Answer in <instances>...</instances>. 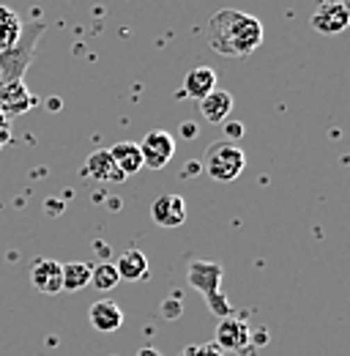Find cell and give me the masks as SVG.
<instances>
[{
    "label": "cell",
    "mask_w": 350,
    "mask_h": 356,
    "mask_svg": "<svg viewBox=\"0 0 350 356\" xmlns=\"http://www.w3.org/2000/svg\"><path fill=\"white\" fill-rule=\"evenodd\" d=\"M217 343L222 351H233V354H244L252 346V326L238 318V315H227L219 318L217 326Z\"/></svg>",
    "instance_id": "cell-6"
},
{
    "label": "cell",
    "mask_w": 350,
    "mask_h": 356,
    "mask_svg": "<svg viewBox=\"0 0 350 356\" xmlns=\"http://www.w3.org/2000/svg\"><path fill=\"white\" fill-rule=\"evenodd\" d=\"M200 113H203V118L208 121V124H224L227 121V115L233 113V96L227 93V90L222 88H214L206 99H200Z\"/></svg>",
    "instance_id": "cell-14"
},
{
    "label": "cell",
    "mask_w": 350,
    "mask_h": 356,
    "mask_svg": "<svg viewBox=\"0 0 350 356\" xmlns=\"http://www.w3.org/2000/svg\"><path fill=\"white\" fill-rule=\"evenodd\" d=\"M85 176H90L93 181H101V184H121L126 181V176L118 170V165L112 162L110 156V148H99L93 151L85 159Z\"/></svg>",
    "instance_id": "cell-11"
},
{
    "label": "cell",
    "mask_w": 350,
    "mask_h": 356,
    "mask_svg": "<svg viewBox=\"0 0 350 356\" xmlns=\"http://www.w3.org/2000/svg\"><path fill=\"white\" fill-rule=\"evenodd\" d=\"M88 318H90L93 329H96V332H104V334L118 332V329L124 326V310H121L112 299H99V302H93Z\"/></svg>",
    "instance_id": "cell-12"
},
{
    "label": "cell",
    "mask_w": 350,
    "mask_h": 356,
    "mask_svg": "<svg viewBox=\"0 0 350 356\" xmlns=\"http://www.w3.org/2000/svg\"><path fill=\"white\" fill-rule=\"evenodd\" d=\"M140 145V154H142V168H151V170H162L170 165V159L175 156V137L165 129H153L142 137Z\"/></svg>",
    "instance_id": "cell-5"
},
{
    "label": "cell",
    "mask_w": 350,
    "mask_h": 356,
    "mask_svg": "<svg viewBox=\"0 0 350 356\" xmlns=\"http://www.w3.org/2000/svg\"><path fill=\"white\" fill-rule=\"evenodd\" d=\"M42 33H44L42 19H31L28 25H22V33H19L17 44L0 52V86L25 77V72H28V66H31V60H33V52H36V44H39Z\"/></svg>",
    "instance_id": "cell-2"
},
{
    "label": "cell",
    "mask_w": 350,
    "mask_h": 356,
    "mask_svg": "<svg viewBox=\"0 0 350 356\" xmlns=\"http://www.w3.org/2000/svg\"><path fill=\"white\" fill-rule=\"evenodd\" d=\"M31 282L39 293H47V296L60 293L63 291V264H58L52 258L36 261L31 268Z\"/></svg>",
    "instance_id": "cell-9"
},
{
    "label": "cell",
    "mask_w": 350,
    "mask_h": 356,
    "mask_svg": "<svg viewBox=\"0 0 350 356\" xmlns=\"http://www.w3.org/2000/svg\"><path fill=\"white\" fill-rule=\"evenodd\" d=\"M350 25V8L342 0H331L317 6V11L312 14V28L323 36H337L342 31H348Z\"/></svg>",
    "instance_id": "cell-7"
},
{
    "label": "cell",
    "mask_w": 350,
    "mask_h": 356,
    "mask_svg": "<svg viewBox=\"0 0 350 356\" xmlns=\"http://www.w3.org/2000/svg\"><path fill=\"white\" fill-rule=\"evenodd\" d=\"M137 356H162V354H159V351H153V348H142Z\"/></svg>",
    "instance_id": "cell-24"
},
{
    "label": "cell",
    "mask_w": 350,
    "mask_h": 356,
    "mask_svg": "<svg viewBox=\"0 0 350 356\" xmlns=\"http://www.w3.org/2000/svg\"><path fill=\"white\" fill-rule=\"evenodd\" d=\"M36 102L39 99L28 90L25 80H14V83H3L0 86V110H3V115L8 121L22 115V113H28V110H33Z\"/></svg>",
    "instance_id": "cell-8"
},
{
    "label": "cell",
    "mask_w": 350,
    "mask_h": 356,
    "mask_svg": "<svg viewBox=\"0 0 350 356\" xmlns=\"http://www.w3.org/2000/svg\"><path fill=\"white\" fill-rule=\"evenodd\" d=\"M6 140H8V129H0V145H6Z\"/></svg>",
    "instance_id": "cell-26"
},
{
    "label": "cell",
    "mask_w": 350,
    "mask_h": 356,
    "mask_svg": "<svg viewBox=\"0 0 350 356\" xmlns=\"http://www.w3.org/2000/svg\"><path fill=\"white\" fill-rule=\"evenodd\" d=\"M151 220L162 227H181L186 222V203L181 195H162L151 206Z\"/></svg>",
    "instance_id": "cell-10"
},
{
    "label": "cell",
    "mask_w": 350,
    "mask_h": 356,
    "mask_svg": "<svg viewBox=\"0 0 350 356\" xmlns=\"http://www.w3.org/2000/svg\"><path fill=\"white\" fill-rule=\"evenodd\" d=\"M203 168L211 181L219 184H227V181H235V178L244 173L247 168V156L244 151L235 145V143H214L208 151H206V159H203Z\"/></svg>",
    "instance_id": "cell-4"
},
{
    "label": "cell",
    "mask_w": 350,
    "mask_h": 356,
    "mask_svg": "<svg viewBox=\"0 0 350 356\" xmlns=\"http://www.w3.org/2000/svg\"><path fill=\"white\" fill-rule=\"evenodd\" d=\"M181 356H224V351L211 340V343H200V346H186Z\"/></svg>",
    "instance_id": "cell-20"
},
{
    "label": "cell",
    "mask_w": 350,
    "mask_h": 356,
    "mask_svg": "<svg viewBox=\"0 0 350 356\" xmlns=\"http://www.w3.org/2000/svg\"><path fill=\"white\" fill-rule=\"evenodd\" d=\"M217 88V72L211 66H194L183 77V96L189 99H206Z\"/></svg>",
    "instance_id": "cell-13"
},
{
    "label": "cell",
    "mask_w": 350,
    "mask_h": 356,
    "mask_svg": "<svg viewBox=\"0 0 350 356\" xmlns=\"http://www.w3.org/2000/svg\"><path fill=\"white\" fill-rule=\"evenodd\" d=\"M268 343V332H252V346H265Z\"/></svg>",
    "instance_id": "cell-22"
},
{
    "label": "cell",
    "mask_w": 350,
    "mask_h": 356,
    "mask_svg": "<svg viewBox=\"0 0 350 356\" xmlns=\"http://www.w3.org/2000/svg\"><path fill=\"white\" fill-rule=\"evenodd\" d=\"M262 22L255 14L238 8H222L206 25L208 47L224 58H247L262 44Z\"/></svg>",
    "instance_id": "cell-1"
},
{
    "label": "cell",
    "mask_w": 350,
    "mask_h": 356,
    "mask_svg": "<svg viewBox=\"0 0 350 356\" xmlns=\"http://www.w3.org/2000/svg\"><path fill=\"white\" fill-rule=\"evenodd\" d=\"M115 271H118V277L126 280V282H140V280H145V277H148V258H145V252H142V250H126V252L118 258Z\"/></svg>",
    "instance_id": "cell-16"
},
{
    "label": "cell",
    "mask_w": 350,
    "mask_h": 356,
    "mask_svg": "<svg viewBox=\"0 0 350 356\" xmlns=\"http://www.w3.org/2000/svg\"><path fill=\"white\" fill-rule=\"evenodd\" d=\"M0 129H8V118L3 115V110H0Z\"/></svg>",
    "instance_id": "cell-25"
},
{
    "label": "cell",
    "mask_w": 350,
    "mask_h": 356,
    "mask_svg": "<svg viewBox=\"0 0 350 356\" xmlns=\"http://www.w3.org/2000/svg\"><path fill=\"white\" fill-rule=\"evenodd\" d=\"M19 33H22V19L17 17V11L8 6H0V52L17 44Z\"/></svg>",
    "instance_id": "cell-17"
},
{
    "label": "cell",
    "mask_w": 350,
    "mask_h": 356,
    "mask_svg": "<svg viewBox=\"0 0 350 356\" xmlns=\"http://www.w3.org/2000/svg\"><path fill=\"white\" fill-rule=\"evenodd\" d=\"M181 132H183V137H194V134H197V127H194V124H183Z\"/></svg>",
    "instance_id": "cell-23"
},
{
    "label": "cell",
    "mask_w": 350,
    "mask_h": 356,
    "mask_svg": "<svg viewBox=\"0 0 350 356\" xmlns=\"http://www.w3.org/2000/svg\"><path fill=\"white\" fill-rule=\"evenodd\" d=\"M118 282H121V277L115 271V264H99V266H93V271H90V285L96 291H101V293L112 291Z\"/></svg>",
    "instance_id": "cell-19"
},
{
    "label": "cell",
    "mask_w": 350,
    "mask_h": 356,
    "mask_svg": "<svg viewBox=\"0 0 350 356\" xmlns=\"http://www.w3.org/2000/svg\"><path fill=\"white\" fill-rule=\"evenodd\" d=\"M110 156H112V162L118 165V170H121L126 178L137 176V173L142 170V154H140V145L131 143V140L115 143V145L110 148Z\"/></svg>",
    "instance_id": "cell-15"
},
{
    "label": "cell",
    "mask_w": 350,
    "mask_h": 356,
    "mask_svg": "<svg viewBox=\"0 0 350 356\" xmlns=\"http://www.w3.org/2000/svg\"><path fill=\"white\" fill-rule=\"evenodd\" d=\"M222 127H224V132H227V137H230L227 143H233V140H238V137H244V127H241V124H227V121H224Z\"/></svg>",
    "instance_id": "cell-21"
},
{
    "label": "cell",
    "mask_w": 350,
    "mask_h": 356,
    "mask_svg": "<svg viewBox=\"0 0 350 356\" xmlns=\"http://www.w3.org/2000/svg\"><path fill=\"white\" fill-rule=\"evenodd\" d=\"M90 271H93V266L83 264V261L66 264L63 266V291H83L90 282Z\"/></svg>",
    "instance_id": "cell-18"
},
{
    "label": "cell",
    "mask_w": 350,
    "mask_h": 356,
    "mask_svg": "<svg viewBox=\"0 0 350 356\" xmlns=\"http://www.w3.org/2000/svg\"><path fill=\"white\" fill-rule=\"evenodd\" d=\"M222 274H224L222 266L214 261H192L189 271H186V280L194 291H200L206 296L208 307L217 318H227V315H233V305L222 293Z\"/></svg>",
    "instance_id": "cell-3"
}]
</instances>
